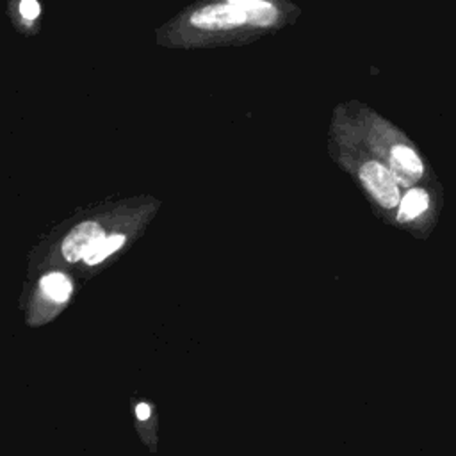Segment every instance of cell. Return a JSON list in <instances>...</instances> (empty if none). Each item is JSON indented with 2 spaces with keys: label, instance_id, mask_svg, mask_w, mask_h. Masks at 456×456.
Listing matches in <instances>:
<instances>
[{
  "label": "cell",
  "instance_id": "obj_1",
  "mask_svg": "<svg viewBox=\"0 0 456 456\" xmlns=\"http://www.w3.org/2000/svg\"><path fill=\"white\" fill-rule=\"evenodd\" d=\"M189 25L201 32H228L242 27L255 28L249 14L228 0L205 4L189 16Z\"/></svg>",
  "mask_w": 456,
  "mask_h": 456
},
{
  "label": "cell",
  "instance_id": "obj_2",
  "mask_svg": "<svg viewBox=\"0 0 456 456\" xmlns=\"http://www.w3.org/2000/svg\"><path fill=\"white\" fill-rule=\"evenodd\" d=\"M360 180L381 207L392 208L401 203L399 183L390 167L385 164L378 160H367L360 167Z\"/></svg>",
  "mask_w": 456,
  "mask_h": 456
},
{
  "label": "cell",
  "instance_id": "obj_3",
  "mask_svg": "<svg viewBox=\"0 0 456 456\" xmlns=\"http://www.w3.org/2000/svg\"><path fill=\"white\" fill-rule=\"evenodd\" d=\"M103 230L96 223H82L75 226L62 242V255L69 262L86 260L103 239Z\"/></svg>",
  "mask_w": 456,
  "mask_h": 456
},
{
  "label": "cell",
  "instance_id": "obj_4",
  "mask_svg": "<svg viewBox=\"0 0 456 456\" xmlns=\"http://www.w3.org/2000/svg\"><path fill=\"white\" fill-rule=\"evenodd\" d=\"M390 171L399 185H413L424 173L422 160L406 144H394L388 153Z\"/></svg>",
  "mask_w": 456,
  "mask_h": 456
},
{
  "label": "cell",
  "instance_id": "obj_5",
  "mask_svg": "<svg viewBox=\"0 0 456 456\" xmlns=\"http://www.w3.org/2000/svg\"><path fill=\"white\" fill-rule=\"evenodd\" d=\"M228 2L244 9L249 14L255 28H269L276 25L280 18V12L271 0H228Z\"/></svg>",
  "mask_w": 456,
  "mask_h": 456
},
{
  "label": "cell",
  "instance_id": "obj_6",
  "mask_svg": "<svg viewBox=\"0 0 456 456\" xmlns=\"http://www.w3.org/2000/svg\"><path fill=\"white\" fill-rule=\"evenodd\" d=\"M428 205H429V196L424 189H410L399 203L397 219L399 221L415 219L428 208Z\"/></svg>",
  "mask_w": 456,
  "mask_h": 456
},
{
  "label": "cell",
  "instance_id": "obj_7",
  "mask_svg": "<svg viewBox=\"0 0 456 456\" xmlns=\"http://www.w3.org/2000/svg\"><path fill=\"white\" fill-rule=\"evenodd\" d=\"M41 290L52 301L62 303L71 294V281L62 273H48L41 278Z\"/></svg>",
  "mask_w": 456,
  "mask_h": 456
},
{
  "label": "cell",
  "instance_id": "obj_8",
  "mask_svg": "<svg viewBox=\"0 0 456 456\" xmlns=\"http://www.w3.org/2000/svg\"><path fill=\"white\" fill-rule=\"evenodd\" d=\"M125 242V235L116 233V235H109L103 237L100 240V244L94 248V251L86 258V264L93 265V264H100L102 260H105L109 255H112L114 251H118Z\"/></svg>",
  "mask_w": 456,
  "mask_h": 456
},
{
  "label": "cell",
  "instance_id": "obj_9",
  "mask_svg": "<svg viewBox=\"0 0 456 456\" xmlns=\"http://www.w3.org/2000/svg\"><path fill=\"white\" fill-rule=\"evenodd\" d=\"M41 12V7L37 4V0H21L20 2V14L25 18V20H36Z\"/></svg>",
  "mask_w": 456,
  "mask_h": 456
},
{
  "label": "cell",
  "instance_id": "obj_10",
  "mask_svg": "<svg viewBox=\"0 0 456 456\" xmlns=\"http://www.w3.org/2000/svg\"><path fill=\"white\" fill-rule=\"evenodd\" d=\"M135 415H137L139 420H146V419L150 417V406L144 404V403H139V404L135 406Z\"/></svg>",
  "mask_w": 456,
  "mask_h": 456
}]
</instances>
